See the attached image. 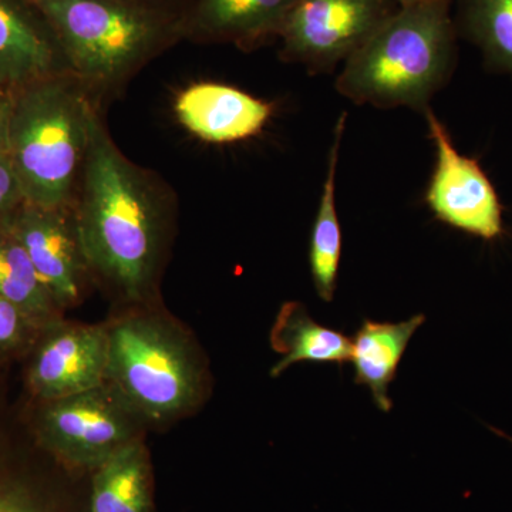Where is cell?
I'll use <instances>...</instances> for the list:
<instances>
[{
	"label": "cell",
	"mask_w": 512,
	"mask_h": 512,
	"mask_svg": "<svg viewBox=\"0 0 512 512\" xmlns=\"http://www.w3.org/2000/svg\"><path fill=\"white\" fill-rule=\"evenodd\" d=\"M73 214L94 284L117 306L160 302L175 197L156 173L121 153L101 110L93 117Z\"/></svg>",
	"instance_id": "1"
},
{
	"label": "cell",
	"mask_w": 512,
	"mask_h": 512,
	"mask_svg": "<svg viewBox=\"0 0 512 512\" xmlns=\"http://www.w3.org/2000/svg\"><path fill=\"white\" fill-rule=\"evenodd\" d=\"M106 382L126 399L147 427L191 416L211 392L204 352L190 329L160 302L119 306L106 323Z\"/></svg>",
	"instance_id": "2"
},
{
	"label": "cell",
	"mask_w": 512,
	"mask_h": 512,
	"mask_svg": "<svg viewBox=\"0 0 512 512\" xmlns=\"http://www.w3.org/2000/svg\"><path fill=\"white\" fill-rule=\"evenodd\" d=\"M453 2L397 6L343 63L336 80L340 96L377 109L429 110L431 99L450 82L457 66Z\"/></svg>",
	"instance_id": "3"
},
{
	"label": "cell",
	"mask_w": 512,
	"mask_h": 512,
	"mask_svg": "<svg viewBox=\"0 0 512 512\" xmlns=\"http://www.w3.org/2000/svg\"><path fill=\"white\" fill-rule=\"evenodd\" d=\"M99 110L100 104L70 72L15 92L6 151L26 202L73 207Z\"/></svg>",
	"instance_id": "4"
},
{
	"label": "cell",
	"mask_w": 512,
	"mask_h": 512,
	"mask_svg": "<svg viewBox=\"0 0 512 512\" xmlns=\"http://www.w3.org/2000/svg\"><path fill=\"white\" fill-rule=\"evenodd\" d=\"M45 16L70 72L97 103L183 40L180 13L127 0H30Z\"/></svg>",
	"instance_id": "5"
},
{
	"label": "cell",
	"mask_w": 512,
	"mask_h": 512,
	"mask_svg": "<svg viewBox=\"0 0 512 512\" xmlns=\"http://www.w3.org/2000/svg\"><path fill=\"white\" fill-rule=\"evenodd\" d=\"M37 447L67 470L96 471L148 427L109 383L87 392L22 404Z\"/></svg>",
	"instance_id": "6"
},
{
	"label": "cell",
	"mask_w": 512,
	"mask_h": 512,
	"mask_svg": "<svg viewBox=\"0 0 512 512\" xmlns=\"http://www.w3.org/2000/svg\"><path fill=\"white\" fill-rule=\"evenodd\" d=\"M396 8L392 0H296L276 39L278 55L311 74L335 72Z\"/></svg>",
	"instance_id": "7"
},
{
	"label": "cell",
	"mask_w": 512,
	"mask_h": 512,
	"mask_svg": "<svg viewBox=\"0 0 512 512\" xmlns=\"http://www.w3.org/2000/svg\"><path fill=\"white\" fill-rule=\"evenodd\" d=\"M424 116L436 146V167L424 197L434 218L485 242L503 238L504 207L493 181L477 158L457 150L447 127L431 107Z\"/></svg>",
	"instance_id": "8"
},
{
	"label": "cell",
	"mask_w": 512,
	"mask_h": 512,
	"mask_svg": "<svg viewBox=\"0 0 512 512\" xmlns=\"http://www.w3.org/2000/svg\"><path fill=\"white\" fill-rule=\"evenodd\" d=\"M28 402H45L87 392L106 383L109 339L106 325L62 318L40 330L25 357Z\"/></svg>",
	"instance_id": "9"
},
{
	"label": "cell",
	"mask_w": 512,
	"mask_h": 512,
	"mask_svg": "<svg viewBox=\"0 0 512 512\" xmlns=\"http://www.w3.org/2000/svg\"><path fill=\"white\" fill-rule=\"evenodd\" d=\"M8 224L28 252L63 313L80 305L92 281L84 258L73 207L47 208L23 201Z\"/></svg>",
	"instance_id": "10"
},
{
	"label": "cell",
	"mask_w": 512,
	"mask_h": 512,
	"mask_svg": "<svg viewBox=\"0 0 512 512\" xmlns=\"http://www.w3.org/2000/svg\"><path fill=\"white\" fill-rule=\"evenodd\" d=\"M0 370V512H64L47 476L52 458L26 424L22 406L9 402Z\"/></svg>",
	"instance_id": "11"
},
{
	"label": "cell",
	"mask_w": 512,
	"mask_h": 512,
	"mask_svg": "<svg viewBox=\"0 0 512 512\" xmlns=\"http://www.w3.org/2000/svg\"><path fill=\"white\" fill-rule=\"evenodd\" d=\"M174 113L192 136L229 144L262 133L275 114V104L229 84L202 82L178 93Z\"/></svg>",
	"instance_id": "12"
},
{
	"label": "cell",
	"mask_w": 512,
	"mask_h": 512,
	"mask_svg": "<svg viewBox=\"0 0 512 512\" xmlns=\"http://www.w3.org/2000/svg\"><path fill=\"white\" fill-rule=\"evenodd\" d=\"M296 0H191L181 15L183 39L234 45L244 52L276 42Z\"/></svg>",
	"instance_id": "13"
},
{
	"label": "cell",
	"mask_w": 512,
	"mask_h": 512,
	"mask_svg": "<svg viewBox=\"0 0 512 512\" xmlns=\"http://www.w3.org/2000/svg\"><path fill=\"white\" fill-rule=\"evenodd\" d=\"M66 72L62 47L39 9L30 0H0V84L18 92Z\"/></svg>",
	"instance_id": "14"
},
{
	"label": "cell",
	"mask_w": 512,
	"mask_h": 512,
	"mask_svg": "<svg viewBox=\"0 0 512 512\" xmlns=\"http://www.w3.org/2000/svg\"><path fill=\"white\" fill-rule=\"evenodd\" d=\"M426 316L416 315L403 322H375L365 319L352 339V362L355 365V383L369 387L377 409L392 410L390 383L396 377L397 367L414 333L423 325Z\"/></svg>",
	"instance_id": "15"
},
{
	"label": "cell",
	"mask_w": 512,
	"mask_h": 512,
	"mask_svg": "<svg viewBox=\"0 0 512 512\" xmlns=\"http://www.w3.org/2000/svg\"><path fill=\"white\" fill-rule=\"evenodd\" d=\"M269 340L272 349L282 356L271 369L272 377L281 376L296 363L343 366L352 360V339L338 330L319 325L301 302H286L281 306Z\"/></svg>",
	"instance_id": "16"
},
{
	"label": "cell",
	"mask_w": 512,
	"mask_h": 512,
	"mask_svg": "<svg viewBox=\"0 0 512 512\" xmlns=\"http://www.w3.org/2000/svg\"><path fill=\"white\" fill-rule=\"evenodd\" d=\"M93 473L90 512H151L153 470L144 437L121 447Z\"/></svg>",
	"instance_id": "17"
},
{
	"label": "cell",
	"mask_w": 512,
	"mask_h": 512,
	"mask_svg": "<svg viewBox=\"0 0 512 512\" xmlns=\"http://www.w3.org/2000/svg\"><path fill=\"white\" fill-rule=\"evenodd\" d=\"M348 114L343 111L333 131L332 147L329 150L328 171L320 195L318 212L313 222L309 265L316 293L322 301L332 302L338 285L340 258H342V227L336 208V173L343 134Z\"/></svg>",
	"instance_id": "18"
},
{
	"label": "cell",
	"mask_w": 512,
	"mask_h": 512,
	"mask_svg": "<svg viewBox=\"0 0 512 512\" xmlns=\"http://www.w3.org/2000/svg\"><path fill=\"white\" fill-rule=\"evenodd\" d=\"M457 35L476 46L485 69L512 79V0H457Z\"/></svg>",
	"instance_id": "19"
},
{
	"label": "cell",
	"mask_w": 512,
	"mask_h": 512,
	"mask_svg": "<svg viewBox=\"0 0 512 512\" xmlns=\"http://www.w3.org/2000/svg\"><path fill=\"white\" fill-rule=\"evenodd\" d=\"M0 295L15 303L42 328L64 316L37 274L28 252L10 229L8 218L0 222Z\"/></svg>",
	"instance_id": "20"
},
{
	"label": "cell",
	"mask_w": 512,
	"mask_h": 512,
	"mask_svg": "<svg viewBox=\"0 0 512 512\" xmlns=\"http://www.w3.org/2000/svg\"><path fill=\"white\" fill-rule=\"evenodd\" d=\"M42 326L0 295V370L23 362L36 342Z\"/></svg>",
	"instance_id": "21"
},
{
	"label": "cell",
	"mask_w": 512,
	"mask_h": 512,
	"mask_svg": "<svg viewBox=\"0 0 512 512\" xmlns=\"http://www.w3.org/2000/svg\"><path fill=\"white\" fill-rule=\"evenodd\" d=\"M23 201L25 198L8 151H0V222L9 218Z\"/></svg>",
	"instance_id": "22"
},
{
	"label": "cell",
	"mask_w": 512,
	"mask_h": 512,
	"mask_svg": "<svg viewBox=\"0 0 512 512\" xmlns=\"http://www.w3.org/2000/svg\"><path fill=\"white\" fill-rule=\"evenodd\" d=\"M13 104H15V92L0 84V151H6L8 148Z\"/></svg>",
	"instance_id": "23"
},
{
	"label": "cell",
	"mask_w": 512,
	"mask_h": 512,
	"mask_svg": "<svg viewBox=\"0 0 512 512\" xmlns=\"http://www.w3.org/2000/svg\"><path fill=\"white\" fill-rule=\"evenodd\" d=\"M127 2L146 6V8L165 10V12L180 13V15H183L185 8H187L191 0H127Z\"/></svg>",
	"instance_id": "24"
},
{
	"label": "cell",
	"mask_w": 512,
	"mask_h": 512,
	"mask_svg": "<svg viewBox=\"0 0 512 512\" xmlns=\"http://www.w3.org/2000/svg\"><path fill=\"white\" fill-rule=\"evenodd\" d=\"M392 2L397 6H406L413 5V3L429 2V0H392Z\"/></svg>",
	"instance_id": "25"
}]
</instances>
